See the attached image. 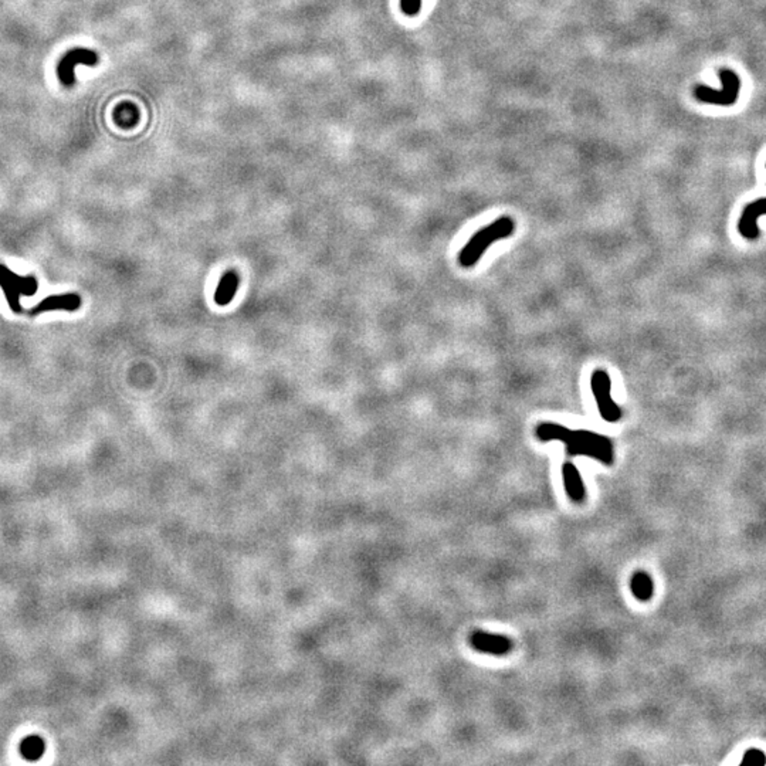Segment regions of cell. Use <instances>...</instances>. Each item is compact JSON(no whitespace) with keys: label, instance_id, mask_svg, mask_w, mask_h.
Returning <instances> with one entry per match:
<instances>
[{"label":"cell","instance_id":"cell-5","mask_svg":"<svg viewBox=\"0 0 766 766\" xmlns=\"http://www.w3.org/2000/svg\"><path fill=\"white\" fill-rule=\"evenodd\" d=\"M591 383H592V392L596 399L601 416L606 422H610V423L617 422L622 418V410L612 397L610 376L605 371L598 369L592 374Z\"/></svg>","mask_w":766,"mask_h":766},{"label":"cell","instance_id":"cell-13","mask_svg":"<svg viewBox=\"0 0 766 766\" xmlns=\"http://www.w3.org/2000/svg\"><path fill=\"white\" fill-rule=\"evenodd\" d=\"M114 120L116 125H120L121 128H132L139 120V114L134 104L125 102L116 107L114 112Z\"/></svg>","mask_w":766,"mask_h":766},{"label":"cell","instance_id":"cell-4","mask_svg":"<svg viewBox=\"0 0 766 766\" xmlns=\"http://www.w3.org/2000/svg\"><path fill=\"white\" fill-rule=\"evenodd\" d=\"M720 80L723 84V90L710 88L706 86H697L694 88L695 98L705 104L724 105V107L735 104L741 91L739 77L732 70L723 69L720 70Z\"/></svg>","mask_w":766,"mask_h":766},{"label":"cell","instance_id":"cell-10","mask_svg":"<svg viewBox=\"0 0 766 766\" xmlns=\"http://www.w3.org/2000/svg\"><path fill=\"white\" fill-rule=\"evenodd\" d=\"M239 284H240V277H239L238 273L233 271V270L226 271L223 274V277L220 278V282L216 288L214 303L220 307H224V306L230 304L231 300L235 296V292H238Z\"/></svg>","mask_w":766,"mask_h":766},{"label":"cell","instance_id":"cell-8","mask_svg":"<svg viewBox=\"0 0 766 766\" xmlns=\"http://www.w3.org/2000/svg\"><path fill=\"white\" fill-rule=\"evenodd\" d=\"M81 306H83L81 297L77 296V294H74V292H70V294H62V296H51L48 299H44L36 307H33L29 311V314L32 317H34V315H39V314H43V313L58 311V310H63V311H67V313H74V311L80 310Z\"/></svg>","mask_w":766,"mask_h":766},{"label":"cell","instance_id":"cell-3","mask_svg":"<svg viewBox=\"0 0 766 766\" xmlns=\"http://www.w3.org/2000/svg\"><path fill=\"white\" fill-rule=\"evenodd\" d=\"M0 288L4 289L5 297L13 313L20 314L23 311L20 306V297H32L37 292V278L34 275L22 277L11 271L5 264H0Z\"/></svg>","mask_w":766,"mask_h":766},{"label":"cell","instance_id":"cell-2","mask_svg":"<svg viewBox=\"0 0 766 766\" xmlns=\"http://www.w3.org/2000/svg\"><path fill=\"white\" fill-rule=\"evenodd\" d=\"M565 443L569 456H591L605 464L613 461V444L606 436L586 430H570Z\"/></svg>","mask_w":766,"mask_h":766},{"label":"cell","instance_id":"cell-16","mask_svg":"<svg viewBox=\"0 0 766 766\" xmlns=\"http://www.w3.org/2000/svg\"><path fill=\"white\" fill-rule=\"evenodd\" d=\"M423 0H400V11L407 18H416L422 11Z\"/></svg>","mask_w":766,"mask_h":766},{"label":"cell","instance_id":"cell-14","mask_svg":"<svg viewBox=\"0 0 766 766\" xmlns=\"http://www.w3.org/2000/svg\"><path fill=\"white\" fill-rule=\"evenodd\" d=\"M569 433H570L569 429L556 423H542L537 429V436L542 442H551V440L565 442Z\"/></svg>","mask_w":766,"mask_h":766},{"label":"cell","instance_id":"cell-1","mask_svg":"<svg viewBox=\"0 0 766 766\" xmlns=\"http://www.w3.org/2000/svg\"><path fill=\"white\" fill-rule=\"evenodd\" d=\"M515 223L511 217L502 216L491 224L479 230L468 243L463 247L458 256V261L463 267H473L480 261L484 252L493 246L494 242L507 239L514 233Z\"/></svg>","mask_w":766,"mask_h":766},{"label":"cell","instance_id":"cell-6","mask_svg":"<svg viewBox=\"0 0 766 766\" xmlns=\"http://www.w3.org/2000/svg\"><path fill=\"white\" fill-rule=\"evenodd\" d=\"M98 55L90 48H73L67 51L57 66V76L60 83L66 87H71L76 81V67L78 66H97Z\"/></svg>","mask_w":766,"mask_h":766},{"label":"cell","instance_id":"cell-17","mask_svg":"<svg viewBox=\"0 0 766 766\" xmlns=\"http://www.w3.org/2000/svg\"><path fill=\"white\" fill-rule=\"evenodd\" d=\"M766 762V758L763 755V752L758 751V749H751L748 751L745 755H744V759H742V765H765Z\"/></svg>","mask_w":766,"mask_h":766},{"label":"cell","instance_id":"cell-15","mask_svg":"<svg viewBox=\"0 0 766 766\" xmlns=\"http://www.w3.org/2000/svg\"><path fill=\"white\" fill-rule=\"evenodd\" d=\"M20 749L27 760H37L44 752V741L39 737H29L22 742Z\"/></svg>","mask_w":766,"mask_h":766},{"label":"cell","instance_id":"cell-11","mask_svg":"<svg viewBox=\"0 0 766 766\" xmlns=\"http://www.w3.org/2000/svg\"><path fill=\"white\" fill-rule=\"evenodd\" d=\"M562 476L565 483V490L572 501L580 502L584 498V484L579 474L577 468L572 463H565L562 468Z\"/></svg>","mask_w":766,"mask_h":766},{"label":"cell","instance_id":"cell-12","mask_svg":"<svg viewBox=\"0 0 766 766\" xmlns=\"http://www.w3.org/2000/svg\"><path fill=\"white\" fill-rule=\"evenodd\" d=\"M630 587H631L633 595L641 602L649 601L653 596V591H655L653 580L649 575H647L643 570H638L631 576Z\"/></svg>","mask_w":766,"mask_h":766},{"label":"cell","instance_id":"cell-7","mask_svg":"<svg viewBox=\"0 0 766 766\" xmlns=\"http://www.w3.org/2000/svg\"><path fill=\"white\" fill-rule=\"evenodd\" d=\"M470 643L476 650L494 656H504L512 649V641L507 636L486 631H474L470 637Z\"/></svg>","mask_w":766,"mask_h":766},{"label":"cell","instance_id":"cell-9","mask_svg":"<svg viewBox=\"0 0 766 766\" xmlns=\"http://www.w3.org/2000/svg\"><path fill=\"white\" fill-rule=\"evenodd\" d=\"M763 214H766V198L758 199L745 207L738 223V230L745 239L753 240L758 238V219Z\"/></svg>","mask_w":766,"mask_h":766}]
</instances>
